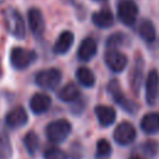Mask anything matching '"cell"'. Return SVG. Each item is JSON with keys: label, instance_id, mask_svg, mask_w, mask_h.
I'll list each match as a JSON object with an SVG mask.
<instances>
[{"label": "cell", "instance_id": "obj_1", "mask_svg": "<svg viewBox=\"0 0 159 159\" xmlns=\"http://www.w3.org/2000/svg\"><path fill=\"white\" fill-rule=\"evenodd\" d=\"M4 22L7 32L15 39L22 40L26 35L25 22L20 11L15 7H6L4 10Z\"/></svg>", "mask_w": 159, "mask_h": 159}, {"label": "cell", "instance_id": "obj_2", "mask_svg": "<svg viewBox=\"0 0 159 159\" xmlns=\"http://www.w3.org/2000/svg\"><path fill=\"white\" fill-rule=\"evenodd\" d=\"M71 123L67 119H56L51 123L47 124L45 132H46V137L51 143H61L63 142L68 134L71 133Z\"/></svg>", "mask_w": 159, "mask_h": 159}, {"label": "cell", "instance_id": "obj_3", "mask_svg": "<svg viewBox=\"0 0 159 159\" xmlns=\"http://www.w3.org/2000/svg\"><path fill=\"white\" fill-rule=\"evenodd\" d=\"M62 80V73L57 68H46L37 72L35 82L39 87L45 89H55Z\"/></svg>", "mask_w": 159, "mask_h": 159}, {"label": "cell", "instance_id": "obj_4", "mask_svg": "<svg viewBox=\"0 0 159 159\" xmlns=\"http://www.w3.org/2000/svg\"><path fill=\"white\" fill-rule=\"evenodd\" d=\"M35 58L36 53L34 51H29L22 47H12L10 51V62L11 66L16 70L27 68Z\"/></svg>", "mask_w": 159, "mask_h": 159}, {"label": "cell", "instance_id": "obj_5", "mask_svg": "<svg viewBox=\"0 0 159 159\" xmlns=\"http://www.w3.org/2000/svg\"><path fill=\"white\" fill-rule=\"evenodd\" d=\"M138 6L132 0H124L118 4L117 7V15L122 24L125 26H133L137 21L138 16Z\"/></svg>", "mask_w": 159, "mask_h": 159}, {"label": "cell", "instance_id": "obj_6", "mask_svg": "<svg viewBox=\"0 0 159 159\" xmlns=\"http://www.w3.org/2000/svg\"><path fill=\"white\" fill-rule=\"evenodd\" d=\"M135 137H137V132L130 122L119 123L113 132V139L119 145H129L130 143L134 142Z\"/></svg>", "mask_w": 159, "mask_h": 159}, {"label": "cell", "instance_id": "obj_7", "mask_svg": "<svg viewBox=\"0 0 159 159\" xmlns=\"http://www.w3.org/2000/svg\"><path fill=\"white\" fill-rule=\"evenodd\" d=\"M107 91H108V93L111 94L112 99H113L118 106H120L124 111H127V112H129V113H133V112H134V109H135V108H134V103L130 102V101L123 94V92H122V89H120V86H119V82H118L117 80H112V81L108 83Z\"/></svg>", "mask_w": 159, "mask_h": 159}, {"label": "cell", "instance_id": "obj_8", "mask_svg": "<svg viewBox=\"0 0 159 159\" xmlns=\"http://www.w3.org/2000/svg\"><path fill=\"white\" fill-rule=\"evenodd\" d=\"M104 62L111 71L122 72L128 63V58L117 48H108V51L104 55Z\"/></svg>", "mask_w": 159, "mask_h": 159}, {"label": "cell", "instance_id": "obj_9", "mask_svg": "<svg viewBox=\"0 0 159 159\" xmlns=\"http://www.w3.org/2000/svg\"><path fill=\"white\" fill-rule=\"evenodd\" d=\"M27 119H29V117H27V112L25 111V108L21 106H17L7 112V114L5 117V123L7 127L15 129V128L24 127L26 124Z\"/></svg>", "mask_w": 159, "mask_h": 159}, {"label": "cell", "instance_id": "obj_10", "mask_svg": "<svg viewBox=\"0 0 159 159\" xmlns=\"http://www.w3.org/2000/svg\"><path fill=\"white\" fill-rule=\"evenodd\" d=\"M159 92V75L157 70H152L145 80V98L148 104H154Z\"/></svg>", "mask_w": 159, "mask_h": 159}, {"label": "cell", "instance_id": "obj_11", "mask_svg": "<svg viewBox=\"0 0 159 159\" xmlns=\"http://www.w3.org/2000/svg\"><path fill=\"white\" fill-rule=\"evenodd\" d=\"M27 20H29V26L32 34L40 37L45 31V20L41 10L37 7H31L27 12Z\"/></svg>", "mask_w": 159, "mask_h": 159}, {"label": "cell", "instance_id": "obj_12", "mask_svg": "<svg viewBox=\"0 0 159 159\" xmlns=\"http://www.w3.org/2000/svg\"><path fill=\"white\" fill-rule=\"evenodd\" d=\"M143 75H144V61L140 56H137L134 61V67L130 75V87L135 96H138L140 92V87H142V82L144 77Z\"/></svg>", "mask_w": 159, "mask_h": 159}, {"label": "cell", "instance_id": "obj_13", "mask_svg": "<svg viewBox=\"0 0 159 159\" xmlns=\"http://www.w3.org/2000/svg\"><path fill=\"white\" fill-rule=\"evenodd\" d=\"M97 53V42L94 41V39L92 37H86L84 40H82L78 51H77V57L78 60L87 62L89 60H92Z\"/></svg>", "mask_w": 159, "mask_h": 159}, {"label": "cell", "instance_id": "obj_14", "mask_svg": "<svg viewBox=\"0 0 159 159\" xmlns=\"http://www.w3.org/2000/svg\"><path fill=\"white\" fill-rule=\"evenodd\" d=\"M51 106V98L50 96L45 93H35L30 99V108L35 114H42L45 113Z\"/></svg>", "mask_w": 159, "mask_h": 159}, {"label": "cell", "instance_id": "obj_15", "mask_svg": "<svg viewBox=\"0 0 159 159\" xmlns=\"http://www.w3.org/2000/svg\"><path fill=\"white\" fill-rule=\"evenodd\" d=\"M94 113H96L97 119L102 127H109L116 120V111H114V108H112L109 106L98 104L94 108Z\"/></svg>", "mask_w": 159, "mask_h": 159}, {"label": "cell", "instance_id": "obj_16", "mask_svg": "<svg viewBox=\"0 0 159 159\" xmlns=\"http://www.w3.org/2000/svg\"><path fill=\"white\" fill-rule=\"evenodd\" d=\"M75 41V35L71 31H62L53 45V52L56 55H63L68 52Z\"/></svg>", "mask_w": 159, "mask_h": 159}, {"label": "cell", "instance_id": "obj_17", "mask_svg": "<svg viewBox=\"0 0 159 159\" xmlns=\"http://www.w3.org/2000/svg\"><path fill=\"white\" fill-rule=\"evenodd\" d=\"M140 128L145 134H155L159 132V113H147L140 120Z\"/></svg>", "mask_w": 159, "mask_h": 159}, {"label": "cell", "instance_id": "obj_18", "mask_svg": "<svg viewBox=\"0 0 159 159\" xmlns=\"http://www.w3.org/2000/svg\"><path fill=\"white\" fill-rule=\"evenodd\" d=\"M92 22L99 27V29H108L113 25L114 22V16L111 10L108 9H102L99 11H96L92 15Z\"/></svg>", "mask_w": 159, "mask_h": 159}, {"label": "cell", "instance_id": "obj_19", "mask_svg": "<svg viewBox=\"0 0 159 159\" xmlns=\"http://www.w3.org/2000/svg\"><path fill=\"white\" fill-rule=\"evenodd\" d=\"M138 32H139V36L143 41H145L147 43H152L154 40H155V27H154V24L148 20V19H143L139 24V27H138Z\"/></svg>", "mask_w": 159, "mask_h": 159}, {"label": "cell", "instance_id": "obj_20", "mask_svg": "<svg viewBox=\"0 0 159 159\" xmlns=\"http://www.w3.org/2000/svg\"><path fill=\"white\" fill-rule=\"evenodd\" d=\"M76 77H77V81L83 86V87H92L94 83H96V77L93 75V72L86 67V66H82V67H78L77 71H76Z\"/></svg>", "mask_w": 159, "mask_h": 159}, {"label": "cell", "instance_id": "obj_21", "mask_svg": "<svg viewBox=\"0 0 159 159\" xmlns=\"http://www.w3.org/2000/svg\"><path fill=\"white\" fill-rule=\"evenodd\" d=\"M12 154V147L10 137L6 130L0 125V159H10Z\"/></svg>", "mask_w": 159, "mask_h": 159}, {"label": "cell", "instance_id": "obj_22", "mask_svg": "<svg viewBox=\"0 0 159 159\" xmlns=\"http://www.w3.org/2000/svg\"><path fill=\"white\" fill-rule=\"evenodd\" d=\"M80 89L75 83H67L58 92V98L63 102H73L80 97Z\"/></svg>", "mask_w": 159, "mask_h": 159}, {"label": "cell", "instance_id": "obj_23", "mask_svg": "<svg viewBox=\"0 0 159 159\" xmlns=\"http://www.w3.org/2000/svg\"><path fill=\"white\" fill-rule=\"evenodd\" d=\"M22 142H24V145H25L27 153L30 155H35L36 152L39 150V147H40V138H39V135L35 132H29L24 137Z\"/></svg>", "mask_w": 159, "mask_h": 159}, {"label": "cell", "instance_id": "obj_24", "mask_svg": "<svg viewBox=\"0 0 159 159\" xmlns=\"http://www.w3.org/2000/svg\"><path fill=\"white\" fill-rule=\"evenodd\" d=\"M111 153H112V147H111L109 142L107 139H99L97 142V147H96V157L98 159H102V158L109 157Z\"/></svg>", "mask_w": 159, "mask_h": 159}, {"label": "cell", "instance_id": "obj_25", "mask_svg": "<svg viewBox=\"0 0 159 159\" xmlns=\"http://www.w3.org/2000/svg\"><path fill=\"white\" fill-rule=\"evenodd\" d=\"M43 159H67V154L61 150L60 148L52 147L45 150L43 153Z\"/></svg>", "mask_w": 159, "mask_h": 159}, {"label": "cell", "instance_id": "obj_26", "mask_svg": "<svg viewBox=\"0 0 159 159\" xmlns=\"http://www.w3.org/2000/svg\"><path fill=\"white\" fill-rule=\"evenodd\" d=\"M123 42H124V35L122 32H116L107 39V47L116 48L117 46H120Z\"/></svg>", "mask_w": 159, "mask_h": 159}, {"label": "cell", "instance_id": "obj_27", "mask_svg": "<svg viewBox=\"0 0 159 159\" xmlns=\"http://www.w3.org/2000/svg\"><path fill=\"white\" fill-rule=\"evenodd\" d=\"M143 150H144L147 154H149V155H155V153H157V150H158L157 142H154V140H148V142H145L144 145H143Z\"/></svg>", "mask_w": 159, "mask_h": 159}, {"label": "cell", "instance_id": "obj_28", "mask_svg": "<svg viewBox=\"0 0 159 159\" xmlns=\"http://www.w3.org/2000/svg\"><path fill=\"white\" fill-rule=\"evenodd\" d=\"M129 159H143V158H140V157H138V155H132Z\"/></svg>", "mask_w": 159, "mask_h": 159}, {"label": "cell", "instance_id": "obj_29", "mask_svg": "<svg viewBox=\"0 0 159 159\" xmlns=\"http://www.w3.org/2000/svg\"><path fill=\"white\" fill-rule=\"evenodd\" d=\"M62 1H63V2H67V4H68V2H72V0H62Z\"/></svg>", "mask_w": 159, "mask_h": 159}, {"label": "cell", "instance_id": "obj_30", "mask_svg": "<svg viewBox=\"0 0 159 159\" xmlns=\"http://www.w3.org/2000/svg\"><path fill=\"white\" fill-rule=\"evenodd\" d=\"M1 72H2V70H1V61H0V75H1Z\"/></svg>", "mask_w": 159, "mask_h": 159}, {"label": "cell", "instance_id": "obj_31", "mask_svg": "<svg viewBox=\"0 0 159 159\" xmlns=\"http://www.w3.org/2000/svg\"><path fill=\"white\" fill-rule=\"evenodd\" d=\"M94 1H106V0H94Z\"/></svg>", "mask_w": 159, "mask_h": 159}, {"label": "cell", "instance_id": "obj_32", "mask_svg": "<svg viewBox=\"0 0 159 159\" xmlns=\"http://www.w3.org/2000/svg\"><path fill=\"white\" fill-rule=\"evenodd\" d=\"M0 2H2V0H0Z\"/></svg>", "mask_w": 159, "mask_h": 159}]
</instances>
